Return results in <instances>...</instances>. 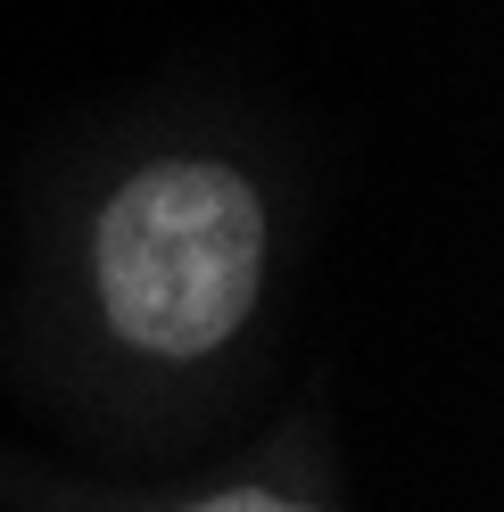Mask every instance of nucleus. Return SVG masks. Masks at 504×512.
I'll use <instances>...</instances> for the list:
<instances>
[{
    "label": "nucleus",
    "instance_id": "1",
    "mask_svg": "<svg viewBox=\"0 0 504 512\" xmlns=\"http://www.w3.org/2000/svg\"><path fill=\"white\" fill-rule=\"evenodd\" d=\"M281 199L240 141L166 133L83 190L25 306V380L83 438L157 471L257 380Z\"/></svg>",
    "mask_w": 504,
    "mask_h": 512
},
{
    "label": "nucleus",
    "instance_id": "2",
    "mask_svg": "<svg viewBox=\"0 0 504 512\" xmlns=\"http://www.w3.org/2000/svg\"><path fill=\"white\" fill-rule=\"evenodd\" d=\"M0 512H348V463L323 397H298L281 422L215 463L100 471L58 455H0Z\"/></svg>",
    "mask_w": 504,
    "mask_h": 512
}]
</instances>
